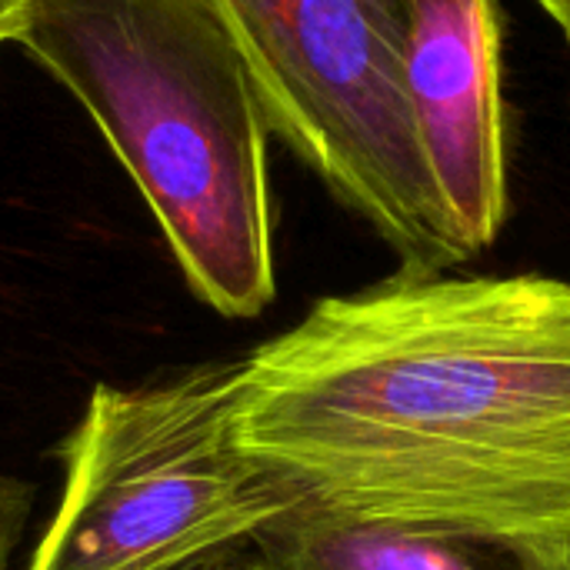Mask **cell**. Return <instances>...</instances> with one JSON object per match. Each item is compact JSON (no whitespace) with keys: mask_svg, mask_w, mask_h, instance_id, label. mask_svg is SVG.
Wrapping results in <instances>:
<instances>
[{"mask_svg":"<svg viewBox=\"0 0 570 570\" xmlns=\"http://www.w3.org/2000/svg\"><path fill=\"white\" fill-rule=\"evenodd\" d=\"M240 570H570V538L374 518L297 488L250 534Z\"/></svg>","mask_w":570,"mask_h":570,"instance_id":"8992f818","label":"cell"},{"mask_svg":"<svg viewBox=\"0 0 570 570\" xmlns=\"http://www.w3.org/2000/svg\"><path fill=\"white\" fill-rule=\"evenodd\" d=\"M247 60L271 134L397 257L461 267L417 140L404 60L414 0H210Z\"/></svg>","mask_w":570,"mask_h":570,"instance_id":"277c9868","label":"cell"},{"mask_svg":"<svg viewBox=\"0 0 570 570\" xmlns=\"http://www.w3.org/2000/svg\"><path fill=\"white\" fill-rule=\"evenodd\" d=\"M237 441L344 511L570 538V281L321 297L240 361Z\"/></svg>","mask_w":570,"mask_h":570,"instance_id":"6da1fadb","label":"cell"},{"mask_svg":"<svg viewBox=\"0 0 570 570\" xmlns=\"http://www.w3.org/2000/svg\"><path fill=\"white\" fill-rule=\"evenodd\" d=\"M404 80L428 174L468 264L494 247L511 207L498 0H414Z\"/></svg>","mask_w":570,"mask_h":570,"instance_id":"5b68a950","label":"cell"},{"mask_svg":"<svg viewBox=\"0 0 570 570\" xmlns=\"http://www.w3.org/2000/svg\"><path fill=\"white\" fill-rule=\"evenodd\" d=\"M237 554V551H234ZM234 554H224V558H214V561H204V564H197V568H190V570H227L230 568V558Z\"/></svg>","mask_w":570,"mask_h":570,"instance_id":"9c48e42d","label":"cell"},{"mask_svg":"<svg viewBox=\"0 0 570 570\" xmlns=\"http://www.w3.org/2000/svg\"><path fill=\"white\" fill-rule=\"evenodd\" d=\"M23 47L94 117L187 287L247 321L277 297L271 124L210 0H10Z\"/></svg>","mask_w":570,"mask_h":570,"instance_id":"7a4b0ae2","label":"cell"},{"mask_svg":"<svg viewBox=\"0 0 570 570\" xmlns=\"http://www.w3.org/2000/svg\"><path fill=\"white\" fill-rule=\"evenodd\" d=\"M237 374L227 361L94 387L27 570H190L244 551L297 488L240 448Z\"/></svg>","mask_w":570,"mask_h":570,"instance_id":"3957f363","label":"cell"},{"mask_svg":"<svg viewBox=\"0 0 570 570\" xmlns=\"http://www.w3.org/2000/svg\"><path fill=\"white\" fill-rule=\"evenodd\" d=\"M7 10H10V0H0V47H7Z\"/></svg>","mask_w":570,"mask_h":570,"instance_id":"30bf717a","label":"cell"},{"mask_svg":"<svg viewBox=\"0 0 570 570\" xmlns=\"http://www.w3.org/2000/svg\"><path fill=\"white\" fill-rule=\"evenodd\" d=\"M531 3L548 13V20L558 27V33L564 37V43L570 47V0H531Z\"/></svg>","mask_w":570,"mask_h":570,"instance_id":"ba28073f","label":"cell"},{"mask_svg":"<svg viewBox=\"0 0 570 570\" xmlns=\"http://www.w3.org/2000/svg\"><path fill=\"white\" fill-rule=\"evenodd\" d=\"M33 484L0 474V570H13V554L33 514Z\"/></svg>","mask_w":570,"mask_h":570,"instance_id":"52a82bcc","label":"cell"}]
</instances>
